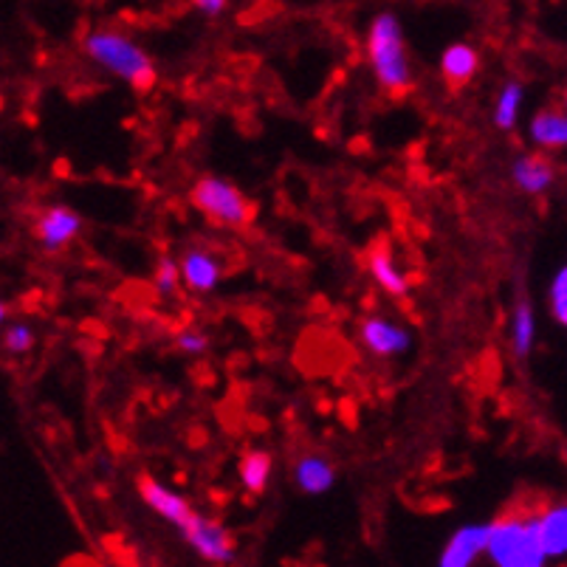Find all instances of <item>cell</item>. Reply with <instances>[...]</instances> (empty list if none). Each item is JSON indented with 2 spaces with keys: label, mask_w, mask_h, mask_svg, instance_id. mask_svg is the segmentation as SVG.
Wrapping results in <instances>:
<instances>
[{
  "label": "cell",
  "mask_w": 567,
  "mask_h": 567,
  "mask_svg": "<svg viewBox=\"0 0 567 567\" xmlns=\"http://www.w3.org/2000/svg\"><path fill=\"white\" fill-rule=\"evenodd\" d=\"M293 477H297V486L306 494H324L337 481V472L324 457L306 455L293 468Z\"/></svg>",
  "instance_id": "5bb4252c"
},
{
  "label": "cell",
  "mask_w": 567,
  "mask_h": 567,
  "mask_svg": "<svg viewBox=\"0 0 567 567\" xmlns=\"http://www.w3.org/2000/svg\"><path fill=\"white\" fill-rule=\"evenodd\" d=\"M486 554L497 567H543L550 556L539 530V514L528 508L494 519Z\"/></svg>",
  "instance_id": "6da1fadb"
},
{
  "label": "cell",
  "mask_w": 567,
  "mask_h": 567,
  "mask_svg": "<svg viewBox=\"0 0 567 567\" xmlns=\"http://www.w3.org/2000/svg\"><path fill=\"white\" fill-rule=\"evenodd\" d=\"M488 536H492V525H466V528L455 530L446 548L441 554L443 567H468L477 561V556L488 550Z\"/></svg>",
  "instance_id": "9c48e42d"
},
{
  "label": "cell",
  "mask_w": 567,
  "mask_h": 567,
  "mask_svg": "<svg viewBox=\"0 0 567 567\" xmlns=\"http://www.w3.org/2000/svg\"><path fill=\"white\" fill-rule=\"evenodd\" d=\"M368 56L373 65V74L386 94L401 96L412 87L410 60H406V45L401 23L395 14L384 12L373 20L368 34Z\"/></svg>",
  "instance_id": "7a4b0ae2"
},
{
  "label": "cell",
  "mask_w": 567,
  "mask_h": 567,
  "mask_svg": "<svg viewBox=\"0 0 567 567\" xmlns=\"http://www.w3.org/2000/svg\"><path fill=\"white\" fill-rule=\"evenodd\" d=\"M534 339H536L534 311H530L528 302H519L517 311H514V322H512L514 353H517L519 359H523V355H528L530 348H534Z\"/></svg>",
  "instance_id": "d6986e66"
},
{
  "label": "cell",
  "mask_w": 567,
  "mask_h": 567,
  "mask_svg": "<svg viewBox=\"0 0 567 567\" xmlns=\"http://www.w3.org/2000/svg\"><path fill=\"white\" fill-rule=\"evenodd\" d=\"M565 107H567V87H565Z\"/></svg>",
  "instance_id": "d4e9b609"
},
{
  "label": "cell",
  "mask_w": 567,
  "mask_h": 567,
  "mask_svg": "<svg viewBox=\"0 0 567 567\" xmlns=\"http://www.w3.org/2000/svg\"><path fill=\"white\" fill-rule=\"evenodd\" d=\"M539 530H543V543L550 559L567 556V503L548 505L539 514Z\"/></svg>",
  "instance_id": "4fadbf2b"
},
{
  "label": "cell",
  "mask_w": 567,
  "mask_h": 567,
  "mask_svg": "<svg viewBox=\"0 0 567 567\" xmlns=\"http://www.w3.org/2000/svg\"><path fill=\"white\" fill-rule=\"evenodd\" d=\"M138 494H142V499L147 503V508H153L158 517L167 519V523L175 525L182 534L195 523V517H198V512H195L182 494L169 492L167 486H162V483L153 481V477H142V481H138Z\"/></svg>",
  "instance_id": "5b68a950"
},
{
  "label": "cell",
  "mask_w": 567,
  "mask_h": 567,
  "mask_svg": "<svg viewBox=\"0 0 567 567\" xmlns=\"http://www.w3.org/2000/svg\"><path fill=\"white\" fill-rule=\"evenodd\" d=\"M359 337H362L364 348L370 353L381 355V359H390V355H404L410 350V331L401 328V324L390 322L384 317H370L364 319L362 328H359Z\"/></svg>",
  "instance_id": "ba28073f"
},
{
  "label": "cell",
  "mask_w": 567,
  "mask_h": 567,
  "mask_svg": "<svg viewBox=\"0 0 567 567\" xmlns=\"http://www.w3.org/2000/svg\"><path fill=\"white\" fill-rule=\"evenodd\" d=\"M195 7L204 14H209V18H215V14H220L226 9V0H195Z\"/></svg>",
  "instance_id": "cb8c5ba5"
},
{
  "label": "cell",
  "mask_w": 567,
  "mask_h": 567,
  "mask_svg": "<svg viewBox=\"0 0 567 567\" xmlns=\"http://www.w3.org/2000/svg\"><path fill=\"white\" fill-rule=\"evenodd\" d=\"M178 280H182V266L169 257H162L156 266V288L158 293H173L178 288Z\"/></svg>",
  "instance_id": "7402d4cb"
},
{
  "label": "cell",
  "mask_w": 567,
  "mask_h": 567,
  "mask_svg": "<svg viewBox=\"0 0 567 567\" xmlns=\"http://www.w3.org/2000/svg\"><path fill=\"white\" fill-rule=\"evenodd\" d=\"M182 280L195 293L213 291L220 280V266L215 260V255H209L204 249H189L182 257Z\"/></svg>",
  "instance_id": "30bf717a"
},
{
  "label": "cell",
  "mask_w": 567,
  "mask_h": 567,
  "mask_svg": "<svg viewBox=\"0 0 567 567\" xmlns=\"http://www.w3.org/2000/svg\"><path fill=\"white\" fill-rule=\"evenodd\" d=\"M175 344H178L182 353H189V355H200L209 350V339H206V333L200 331H182L178 337H175Z\"/></svg>",
  "instance_id": "603a6c76"
},
{
  "label": "cell",
  "mask_w": 567,
  "mask_h": 567,
  "mask_svg": "<svg viewBox=\"0 0 567 567\" xmlns=\"http://www.w3.org/2000/svg\"><path fill=\"white\" fill-rule=\"evenodd\" d=\"M271 455L268 452H249L240 461V483L249 494H262L268 488V481H271Z\"/></svg>",
  "instance_id": "e0dca14e"
},
{
  "label": "cell",
  "mask_w": 567,
  "mask_h": 567,
  "mask_svg": "<svg viewBox=\"0 0 567 567\" xmlns=\"http://www.w3.org/2000/svg\"><path fill=\"white\" fill-rule=\"evenodd\" d=\"M193 204L213 224L229 226V229H244L255 218V206L246 200V195L235 184H229L226 178H215V175H204L195 184Z\"/></svg>",
  "instance_id": "277c9868"
},
{
  "label": "cell",
  "mask_w": 567,
  "mask_h": 567,
  "mask_svg": "<svg viewBox=\"0 0 567 567\" xmlns=\"http://www.w3.org/2000/svg\"><path fill=\"white\" fill-rule=\"evenodd\" d=\"M523 100H525V91L519 82H508V85L499 91L497 107H494V122H497V127H503V131H512V127L517 125Z\"/></svg>",
  "instance_id": "ac0fdd59"
},
{
  "label": "cell",
  "mask_w": 567,
  "mask_h": 567,
  "mask_svg": "<svg viewBox=\"0 0 567 567\" xmlns=\"http://www.w3.org/2000/svg\"><path fill=\"white\" fill-rule=\"evenodd\" d=\"M550 311H554L556 322L567 328V266H561L550 282Z\"/></svg>",
  "instance_id": "ffe728a7"
},
{
  "label": "cell",
  "mask_w": 567,
  "mask_h": 567,
  "mask_svg": "<svg viewBox=\"0 0 567 567\" xmlns=\"http://www.w3.org/2000/svg\"><path fill=\"white\" fill-rule=\"evenodd\" d=\"M530 138L539 147H567V113H536L534 122H530Z\"/></svg>",
  "instance_id": "2e32d148"
},
{
  "label": "cell",
  "mask_w": 567,
  "mask_h": 567,
  "mask_svg": "<svg viewBox=\"0 0 567 567\" xmlns=\"http://www.w3.org/2000/svg\"><path fill=\"white\" fill-rule=\"evenodd\" d=\"M82 229V220L74 209L69 206H49L34 224V235H38L40 246L45 251H60L69 246Z\"/></svg>",
  "instance_id": "52a82bcc"
},
{
  "label": "cell",
  "mask_w": 567,
  "mask_h": 567,
  "mask_svg": "<svg viewBox=\"0 0 567 567\" xmlns=\"http://www.w3.org/2000/svg\"><path fill=\"white\" fill-rule=\"evenodd\" d=\"M368 266H370V275H373V280L379 282L381 291L393 293V297H404V293L410 291V282H406V277L395 268L393 257H390V251L386 249L370 251Z\"/></svg>",
  "instance_id": "9a60e30c"
},
{
  "label": "cell",
  "mask_w": 567,
  "mask_h": 567,
  "mask_svg": "<svg viewBox=\"0 0 567 567\" xmlns=\"http://www.w3.org/2000/svg\"><path fill=\"white\" fill-rule=\"evenodd\" d=\"M512 175H514V184H517L523 193H530V195L545 193L556 178L554 164L543 156H519L517 162H514Z\"/></svg>",
  "instance_id": "8fae6325"
},
{
  "label": "cell",
  "mask_w": 567,
  "mask_h": 567,
  "mask_svg": "<svg viewBox=\"0 0 567 567\" xmlns=\"http://www.w3.org/2000/svg\"><path fill=\"white\" fill-rule=\"evenodd\" d=\"M477 65H481V56H477V51L466 43L450 45L441 56V71L452 87L466 85V82L477 74Z\"/></svg>",
  "instance_id": "7c38bea8"
},
{
  "label": "cell",
  "mask_w": 567,
  "mask_h": 567,
  "mask_svg": "<svg viewBox=\"0 0 567 567\" xmlns=\"http://www.w3.org/2000/svg\"><path fill=\"white\" fill-rule=\"evenodd\" d=\"M87 56L116 74L118 80H125L127 85L136 91H151L156 85V65L147 56V51L138 49L133 40L122 38L118 32H94L85 38Z\"/></svg>",
  "instance_id": "3957f363"
},
{
  "label": "cell",
  "mask_w": 567,
  "mask_h": 567,
  "mask_svg": "<svg viewBox=\"0 0 567 567\" xmlns=\"http://www.w3.org/2000/svg\"><path fill=\"white\" fill-rule=\"evenodd\" d=\"M184 536H187V543L193 545L206 561L226 565V561L235 559V539H231L229 530L220 523H215V519L204 517V514L195 517V523L184 530Z\"/></svg>",
  "instance_id": "8992f818"
},
{
  "label": "cell",
  "mask_w": 567,
  "mask_h": 567,
  "mask_svg": "<svg viewBox=\"0 0 567 567\" xmlns=\"http://www.w3.org/2000/svg\"><path fill=\"white\" fill-rule=\"evenodd\" d=\"M3 342H7L9 353H29L34 348V331L25 322H14L7 328Z\"/></svg>",
  "instance_id": "44dd1931"
}]
</instances>
